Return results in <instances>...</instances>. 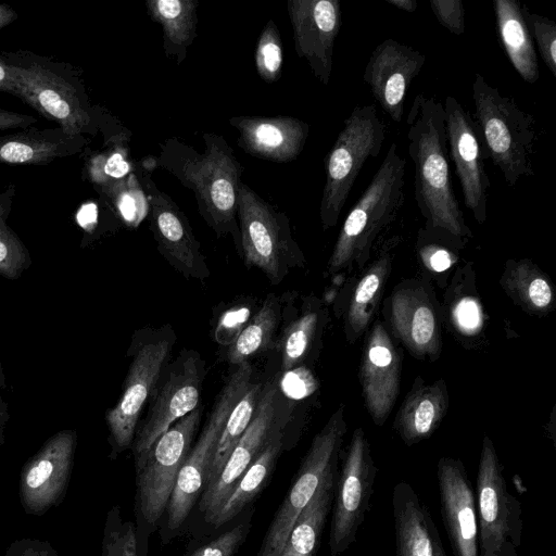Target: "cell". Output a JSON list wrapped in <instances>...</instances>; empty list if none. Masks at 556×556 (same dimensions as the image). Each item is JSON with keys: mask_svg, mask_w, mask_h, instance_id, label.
<instances>
[{"mask_svg": "<svg viewBox=\"0 0 556 556\" xmlns=\"http://www.w3.org/2000/svg\"><path fill=\"white\" fill-rule=\"evenodd\" d=\"M406 124L415 200L425 230L462 243L472 233L453 188L443 103L433 96L417 94Z\"/></svg>", "mask_w": 556, "mask_h": 556, "instance_id": "6da1fadb", "label": "cell"}, {"mask_svg": "<svg viewBox=\"0 0 556 556\" xmlns=\"http://www.w3.org/2000/svg\"><path fill=\"white\" fill-rule=\"evenodd\" d=\"M204 152L177 138L160 146L155 165L168 172L194 195L206 225L220 238L231 236L241 255L237 198L243 168L223 136L203 134Z\"/></svg>", "mask_w": 556, "mask_h": 556, "instance_id": "7a4b0ae2", "label": "cell"}, {"mask_svg": "<svg viewBox=\"0 0 556 556\" xmlns=\"http://www.w3.org/2000/svg\"><path fill=\"white\" fill-rule=\"evenodd\" d=\"M0 59L14 76L18 98L65 132L94 136L102 129V113L75 67L26 50L2 51Z\"/></svg>", "mask_w": 556, "mask_h": 556, "instance_id": "3957f363", "label": "cell"}, {"mask_svg": "<svg viewBox=\"0 0 556 556\" xmlns=\"http://www.w3.org/2000/svg\"><path fill=\"white\" fill-rule=\"evenodd\" d=\"M475 121L489 159L505 182L514 187L523 177L534 175V148L538 140L533 115L523 111L513 97L491 86L480 74L472 83Z\"/></svg>", "mask_w": 556, "mask_h": 556, "instance_id": "277c9868", "label": "cell"}, {"mask_svg": "<svg viewBox=\"0 0 556 556\" xmlns=\"http://www.w3.org/2000/svg\"><path fill=\"white\" fill-rule=\"evenodd\" d=\"M406 160L395 142L389 147L372 179L346 215L328 262L334 274L368 258L377 236L396 217L404 203Z\"/></svg>", "mask_w": 556, "mask_h": 556, "instance_id": "5b68a950", "label": "cell"}, {"mask_svg": "<svg viewBox=\"0 0 556 556\" xmlns=\"http://www.w3.org/2000/svg\"><path fill=\"white\" fill-rule=\"evenodd\" d=\"M176 333L170 325L136 330L127 351L130 357L123 390L105 412L111 458L130 448L140 417L166 365L172 359Z\"/></svg>", "mask_w": 556, "mask_h": 556, "instance_id": "8992f818", "label": "cell"}, {"mask_svg": "<svg viewBox=\"0 0 556 556\" xmlns=\"http://www.w3.org/2000/svg\"><path fill=\"white\" fill-rule=\"evenodd\" d=\"M201 420L195 408L174 422L135 465V515L138 544L147 552L149 535L164 515L178 471L186 460Z\"/></svg>", "mask_w": 556, "mask_h": 556, "instance_id": "52a82bcc", "label": "cell"}, {"mask_svg": "<svg viewBox=\"0 0 556 556\" xmlns=\"http://www.w3.org/2000/svg\"><path fill=\"white\" fill-rule=\"evenodd\" d=\"M386 132L375 104L354 106L343 121V128L325 157L326 180L319 206L324 230L337 225L365 163L380 154Z\"/></svg>", "mask_w": 556, "mask_h": 556, "instance_id": "ba28073f", "label": "cell"}, {"mask_svg": "<svg viewBox=\"0 0 556 556\" xmlns=\"http://www.w3.org/2000/svg\"><path fill=\"white\" fill-rule=\"evenodd\" d=\"M241 256L248 267L261 269L274 285L305 263L294 240L289 217L266 202L244 182L237 198Z\"/></svg>", "mask_w": 556, "mask_h": 556, "instance_id": "9c48e42d", "label": "cell"}, {"mask_svg": "<svg viewBox=\"0 0 556 556\" xmlns=\"http://www.w3.org/2000/svg\"><path fill=\"white\" fill-rule=\"evenodd\" d=\"M251 379V364L242 363L236 366L218 393L206 424L178 471L165 509L168 532H177L181 528L201 497L224 426L233 406L250 387Z\"/></svg>", "mask_w": 556, "mask_h": 556, "instance_id": "30bf717a", "label": "cell"}, {"mask_svg": "<svg viewBox=\"0 0 556 556\" xmlns=\"http://www.w3.org/2000/svg\"><path fill=\"white\" fill-rule=\"evenodd\" d=\"M478 556H518L522 507L509 491L494 444L484 437L477 473Z\"/></svg>", "mask_w": 556, "mask_h": 556, "instance_id": "8fae6325", "label": "cell"}, {"mask_svg": "<svg viewBox=\"0 0 556 556\" xmlns=\"http://www.w3.org/2000/svg\"><path fill=\"white\" fill-rule=\"evenodd\" d=\"M348 431L344 406L340 405L314 437L286 498L277 510L257 556H279L298 517L325 476L338 468Z\"/></svg>", "mask_w": 556, "mask_h": 556, "instance_id": "7c38bea8", "label": "cell"}, {"mask_svg": "<svg viewBox=\"0 0 556 556\" xmlns=\"http://www.w3.org/2000/svg\"><path fill=\"white\" fill-rule=\"evenodd\" d=\"M205 372V361L198 351L182 349L169 361L136 429L131 445L135 465L174 422L198 408Z\"/></svg>", "mask_w": 556, "mask_h": 556, "instance_id": "4fadbf2b", "label": "cell"}, {"mask_svg": "<svg viewBox=\"0 0 556 556\" xmlns=\"http://www.w3.org/2000/svg\"><path fill=\"white\" fill-rule=\"evenodd\" d=\"M377 467L365 431H353L336 481L329 532L330 556H340L356 542L370 506Z\"/></svg>", "mask_w": 556, "mask_h": 556, "instance_id": "5bb4252c", "label": "cell"}, {"mask_svg": "<svg viewBox=\"0 0 556 556\" xmlns=\"http://www.w3.org/2000/svg\"><path fill=\"white\" fill-rule=\"evenodd\" d=\"M448 156L460 184L464 204L475 220L482 225L488 218L491 187L485 169L489 159L480 129L468 111L453 96L443 103Z\"/></svg>", "mask_w": 556, "mask_h": 556, "instance_id": "9a60e30c", "label": "cell"}, {"mask_svg": "<svg viewBox=\"0 0 556 556\" xmlns=\"http://www.w3.org/2000/svg\"><path fill=\"white\" fill-rule=\"evenodd\" d=\"M136 175L147 199L149 226L159 252L184 277L203 282L210 269L187 216L156 187L143 165Z\"/></svg>", "mask_w": 556, "mask_h": 556, "instance_id": "2e32d148", "label": "cell"}, {"mask_svg": "<svg viewBox=\"0 0 556 556\" xmlns=\"http://www.w3.org/2000/svg\"><path fill=\"white\" fill-rule=\"evenodd\" d=\"M280 391L276 380L263 384L253 418L231 451L217 479L200 497L199 509L208 521L228 497L236 483L261 453L269 437L287 418L282 417Z\"/></svg>", "mask_w": 556, "mask_h": 556, "instance_id": "e0dca14e", "label": "cell"}, {"mask_svg": "<svg viewBox=\"0 0 556 556\" xmlns=\"http://www.w3.org/2000/svg\"><path fill=\"white\" fill-rule=\"evenodd\" d=\"M77 432L64 429L50 437L24 464L18 495L26 514L41 516L64 500L71 479Z\"/></svg>", "mask_w": 556, "mask_h": 556, "instance_id": "ac0fdd59", "label": "cell"}, {"mask_svg": "<svg viewBox=\"0 0 556 556\" xmlns=\"http://www.w3.org/2000/svg\"><path fill=\"white\" fill-rule=\"evenodd\" d=\"M294 49L323 85L330 81L333 49L342 25L339 0H288Z\"/></svg>", "mask_w": 556, "mask_h": 556, "instance_id": "d6986e66", "label": "cell"}, {"mask_svg": "<svg viewBox=\"0 0 556 556\" xmlns=\"http://www.w3.org/2000/svg\"><path fill=\"white\" fill-rule=\"evenodd\" d=\"M425 63L424 53L392 38L381 41L370 53L363 80L393 122H402L410 84Z\"/></svg>", "mask_w": 556, "mask_h": 556, "instance_id": "ffe728a7", "label": "cell"}, {"mask_svg": "<svg viewBox=\"0 0 556 556\" xmlns=\"http://www.w3.org/2000/svg\"><path fill=\"white\" fill-rule=\"evenodd\" d=\"M402 353L386 327L377 321L364 344L359 380L365 406L377 426L392 412L400 392Z\"/></svg>", "mask_w": 556, "mask_h": 556, "instance_id": "44dd1931", "label": "cell"}, {"mask_svg": "<svg viewBox=\"0 0 556 556\" xmlns=\"http://www.w3.org/2000/svg\"><path fill=\"white\" fill-rule=\"evenodd\" d=\"M440 507L454 556H478L476 496L462 460L441 457L437 466Z\"/></svg>", "mask_w": 556, "mask_h": 556, "instance_id": "7402d4cb", "label": "cell"}, {"mask_svg": "<svg viewBox=\"0 0 556 556\" xmlns=\"http://www.w3.org/2000/svg\"><path fill=\"white\" fill-rule=\"evenodd\" d=\"M228 122L239 132L237 142L245 153L277 163L295 160L309 132L306 122L291 116H236Z\"/></svg>", "mask_w": 556, "mask_h": 556, "instance_id": "603a6c76", "label": "cell"}, {"mask_svg": "<svg viewBox=\"0 0 556 556\" xmlns=\"http://www.w3.org/2000/svg\"><path fill=\"white\" fill-rule=\"evenodd\" d=\"M390 324L395 337L416 357H438L441 349L433 304L421 287L396 289L389 299Z\"/></svg>", "mask_w": 556, "mask_h": 556, "instance_id": "cb8c5ba5", "label": "cell"}, {"mask_svg": "<svg viewBox=\"0 0 556 556\" xmlns=\"http://www.w3.org/2000/svg\"><path fill=\"white\" fill-rule=\"evenodd\" d=\"M395 556H434L440 539L427 505L408 482H397L392 492Z\"/></svg>", "mask_w": 556, "mask_h": 556, "instance_id": "d4e9b609", "label": "cell"}, {"mask_svg": "<svg viewBox=\"0 0 556 556\" xmlns=\"http://www.w3.org/2000/svg\"><path fill=\"white\" fill-rule=\"evenodd\" d=\"M88 142L86 136H72L60 127L25 128L0 136V164H48L79 153Z\"/></svg>", "mask_w": 556, "mask_h": 556, "instance_id": "484cf974", "label": "cell"}, {"mask_svg": "<svg viewBox=\"0 0 556 556\" xmlns=\"http://www.w3.org/2000/svg\"><path fill=\"white\" fill-rule=\"evenodd\" d=\"M448 406V393L443 379L425 383L416 378L394 419V429L405 445L428 439L439 427Z\"/></svg>", "mask_w": 556, "mask_h": 556, "instance_id": "4316f807", "label": "cell"}, {"mask_svg": "<svg viewBox=\"0 0 556 556\" xmlns=\"http://www.w3.org/2000/svg\"><path fill=\"white\" fill-rule=\"evenodd\" d=\"M500 41L514 70L528 84L540 77L539 59L527 21L523 4L517 0H494Z\"/></svg>", "mask_w": 556, "mask_h": 556, "instance_id": "83f0119b", "label": "cell"}, {"mask_svg": "<svg viewBox=\"0 0 556 556\" xmlns=\"http://www.w3.org/2000/svg\"><path fill=\"white\" fill-rule=\"evenodd\" d=\"M283 428L285 426H280L273 432L261 453L242 473L228 497L208 521L214 528L231 521L264 489L283 450Z\"/></svg>", "mask_w": 556, "mask_h": 556, "instance_id": "f1b7e54d", "label": "cell"}, {"mask_svg": "<svg viewBox=\"0 0 556 556\" xmlns=\"http://www.w3.org/2000/svg\"><path fill=\"white\" fill-rule=\"evenodd\" d=\"M338 468L329 471L298 517L279 556H314L332 507Z\"/></svg>", "mask_w": 556, "mask_h": 556, "instance_id": "f546056e", "label": "cell"}, {"mask_svg": "<svg viewBox=\"0 0 556 556\" xmlns=\"http://www.w3.org/2000/svg\"><path fill=\"white\" fill-rule=\"evenodd\" d=\"M198 5V0H146L150 18L162 27L164 53L178 65L197 37Z\"/></svg>", "mask_w": 556, "mask_h": 556, "instance_id": "4dcf8cb0", "label": "cell"}, {"mask_svg": "<svg viewBox=\"0 0 556 556\" xmlns=\"http://www.w3.org/2000/svg\"><path fill=\"white\" fill-rule=\"evenodd\" d=\"M326 320L327 311L320 300L306 299L300 315L286 325L278 342L282 371H291L307 361Z\"/></svg>", "mask_w": 556, "mask_h": 556, "instance_id": "1f68e13d", "label": "cell"}, {"mask_svg": "<svg viewBox=\"0 0 556 556\" xmlns=\"http://www.w3.org/2000/svg\"><path fill=\"white\" fill-rule=\"evenodd\" d=\"M280 317V300L274 293H269L258 311L230 343L226 353L227 362L238 366L273 349Z\"/></svg>", "mask_w": 556, "mask_h": 556, "instance_id": "d6a6232c", "label": "cell"}, {"mask_svg": "<svg viewBox=\"0 0 556 556\" xmlns=\"http://www.w3.org/2000/svg\"><path fill=\"white\" fill-rule=\"evenodd\" d=\"M391 262L390 253L381 254L357 282L345 317V333L350 342L358 339L369 325L383 293Z\"/></svg>", "mask_w": 556, "mask_h": 556, "instance_id": "836d02e7", "label": "cell"}, {"mask_svg": "<svg viewBox=\"0 0 556 556\" xmlns=\"http://www.w3.org/2000/svg\"><path fill=\"white\" fill-rule=\"evenodd\" d=\"M501 282L510 298L523 308L546 311L554 303L549 280L530 260L508 261Z\"/></svg>", "mask_w": 556, "mask_h": 556, "instance_id": "e575fe53", "label": "cell"}, {"mask_svg": "<svg viewBox=\"0 0 556 556\" xmlns=\"http://www.w3.org/2000/svg\"><path fill=\"white\" fill-rule=\"evenodd\" d=\"M262 388L261 382H251L245 393L233 406L218 439L204 490L217 479L231 451L250 425Z\"/></svg>", "mask_w": 556, "mask_h": 556, "instance_id": "d590c367", "label": "cell"}, {"mask_svg": "<svg viewBox=\"0 0 556 556\" xmlns=\"http://www.w3.org/2000/svg\"><path fill=\"white\" fill-rule=\"evenodd\" d=\"M16 190L12 184L0 192V275L15 280L31 264L28 249L7 224Z\"/></svg>", "mask_w": 556, "mask_h": 556, "instance_id": "8d00e7d4", "label": "cell"}, {"mask_svg": "<svg viewBox=\"0 0 556 556\" xmlns=\"http://www.w3.org/2000/svg\"><path fill=\"white\" fill-rule=\"evenodd\" d=\"M101 556H146L139 547L135 523L123 519L117 504L106 514Z\"/></svg>", "mask_w": 556, "mask_h": 556, "instance_id": "74e56055", "label": "cell"}, {"mask_svg": "<svg viewBox=\"0 0 556 556\" xmlns=\"http://www.w3.org/2000/svg\"><path fill=\"white\" fill-rule=\"evenodd\" d=\"M282 45L278 28L273 20L264 26L255 49V67L260 77L267 81H276L283 63Z\"/></svg>", "mask_w": 556, "mask_h": 556, "instance_id": "f35d334b", "label": "cell"}, {"mask_svg": "<svg viewBox=\"0 0 556 556\" xmlns=\"http://www.w3.org/2000/svg\"><path fill=\"white\" fill-rule=\"evenodd\" d=\"M103 190L115 200L122 216L129 223L137 225L148 211L144 192L137 175L134 173L103 188Z\"/></svg>", "mask_w": 556, "mask_h": 556, "instance_id": "ab89813d", "label": "cell"}, {"mask_svg": "<svg viewBox=\"0 0 556 556\" xmlns=\"http://www.w3.org/2000/svg\"><path fill=\"white\" fill-rule=\"evenodd\" d=\"M523 14L542 61L556 77V23L548 17L531 13L526 5Z\"/></svg>", "mask_w": 556, "mask_h": 556, "instance_id": "60d3db41", "label": "cell"}, {"mask_svg": "<svg viewBox=\"0 0 556 556\" xmlns=\"http://www.w3.org/2000/svg\"><path fill=\"white\" fill-rule=\"evenodd\" d=\"M252 514L253 509H250L243 520L194 549L188 556H233L250 532Z\"/></svg>", "mask_w": 556, "mask_h": 556, "instance_id": "b9f144b4", "label": "cell"}, {"mask_svg": "<svg viewBox=\"0 0 556 556\" xmlns=\"http://www.w3.org/2000/svg\"><path fill=\"white\" fill-rule=\"evenodd\" d=\"M130 169L125 154L119 149H114L93 157L88 173L92 182L105 188L128 176Z\"/></svg>", "mask_w": 556, "mask_h": 556, "instance_id": "7bdbcfd3", "label": "cell"}, {"mask_svg": "<svg viewBox=\"0 0 556 556\" xmlns=\"http://www.w3.org/2000/svg\"><path fill=\"white\" fill-rule=\"evenodd\" d=\"M429 4L435 18L444 28L454 35H464L465 9L462 0H431Z\"/></svg>", "mask_w": 556, "mask_h": 556, "instance_id": "ee69618b", "label": "cell"}, {"mask_svg": "<svg viewBox=\"0 0 556 556\" xmlns=\"http://www.w3.org/2000/svg\"><path fill=\"white\" fill-rule=\"evenodd\" d=\"M451 318L462 333H476L482 325V313L479 302L471 296L462 298L453 306Z\"/></svg>", "mask_w": 556, "mask_h": 556, "instance_id": "f6af8a7d", "label": "cell"}, {"mask_svg": "<svg viewBox=\"0 0 556 556\" xmlns=\"http://www.w3.org/2000/svg\"><path fill=\"white\" fill-rule=\"evenodd\" d=\"M419 239L424 241L419 256L427 268L441 273L453 265L456 256L447 247L437 241L426 242L420 236Z\"/></svg>", "mask_w": 556, "mask_h": 556, "instance_id": "bcb514c9", "label": "cell"}, {"mask_svg": "<svg viewBox=\"0 0 556 556\" xmlns=\"http://www.w3.org/2000/svg\"><path fill=\"white\" fill-rule=\"evenodd\" d=\"M54 551L48 541L26 538L13 541L4 556H52Z\"/></svg>", "mask_w": 556, "mask_h": 556, "instance_id": "7dc6e473", "label": "cell"}, {"mask_svg": "<svg viewBox=\"0 0 556 556\" xmlns=\"http://www.w3.org/2000/svg\"><path fill=\"white\" fill-rule=\"evenodd\" d=\"M36 122L37 118L31 115L12 112L0 108V130L14 128L25 129Z\"/></svg>", "mask_w": 556, "mask_h": 556, "instance_id": "c3c4849f", "label": "cell"}, {"mask_svg": "<svg viewBox=\"0 0 556 556\" xmlns=\"http://www.w3.org/2000/svg\"><path fill=\"white\" fill-rule=\"evenodd\" d=\"M0 91L18 98V88L10 67L0 59Z\"/></svg>", "mask_w": 556, "mask_h": 556, "instance_id": "681fc988", "label": "cell"}, {"mask_svg": "<svg viewBox=\"0 0 556 556\" xmlns=\"http://www.w3.org/2000/svg\"><path fill=\"white\" fill-rule=\"evenodd\" d=\"M17 18L16 12L9 5L0 3V29Z\"/></svg>", "mask_w": 556, "mask_h": 556, "instance_id": "f907efd6", "label": "cell"}, {"mask_svg": "<svg viewBox=\"0 0 556 556\" xmlns=\"http://www.w3.org/2000/svg\"><path fill=\"white\" fill-rule=\"evenodd\" d=\"M9 406L7 402H4L3 399L0 396V445H2L4 442V429L7 422L9 421Z\"/></svg>", "mask_w": 556, "mask_h": 556, "instance_id": "816d5d0a", "label": "cell"}, {"mask_svg": "<svg viewBox=\"0 0 556 556\" xmlns=\"http://www.w3.org/2000/svg\"><path fill=\"white\" fill-rule=\"evenodd\" d=\"M386 2L409 13L417 10V1L415 0H386Z\"/></svg>", "mask_w": 556, "mask_h": 556, "instance_id": "f5cc1de1", "label": "cell"}, {"mask_svg": "<svg viewBox=\"0 0 556 556\" xmlns=\"http://www.w3.org/2000/svg\"><path fill=\"white\" fill-rule=\"evenodd\" d=\"M434 556H446L440 539H438L435 542Z\"/></svg>", "mask_w": 556, "mask_h": 556, "instance_id": "db71d44e", "label": "cell"}, {"mask_svg": "<svg viewBox=\"0 0 556 556\" xmlns=\"http://www.w3.org/2000/svg\"><path fill=\"white\" fill-rule=\"evenodd\" d=\"M0 388H7L5 375L0 358Z\"/></svg>", "mask_w": 556, "mask_h": 556, "instance_id": "11a10c76", "label": "cell"}, {"mask_svg": "<svg viewBox=\"0 0 556 556\" xmlns=\"http://www.w3.org/2000/svg\"><path fill=\"white\" fill-rule=\"evenodd\" d=\"M52 556H59V554L56 553V551L53 552Z\"/></svg>", "mask_w": 556, "mask_h": 556, "instance_id": "9f6ffc18", "label": "cell"}]
</instances>
